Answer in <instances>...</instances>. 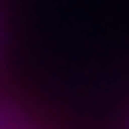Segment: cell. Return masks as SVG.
Segmentation results:
<instances>
[{"label":"cell","instance_id":"obj_1","mask_svg":"<svg viewBox=\"0 0 129 129\" xmlns=\"http://www.w3.org/2000/svg\"><path fill=\"white\" fill-rule=\"evenodd\" d=\"M35 115L29 112V106L14 95H0V129H14L26 120H32Z\"/></svg>","mask_w":129,"mask_h":129}]
</instances>
